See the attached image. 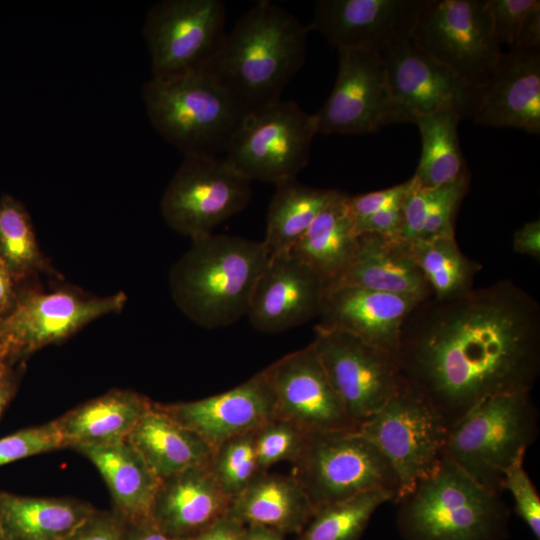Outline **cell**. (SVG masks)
<instances>
[{"label": "cell", "instance_id": "14", "mask_svg": "<svg viewBox=\"0 0 540 540\" xmlns=\"http://www.w3.org/2000/svg\"><path fill=\"white\" fill-rule=\"evenodd\" d=\"M387 76L388 124L415 123L438 112L453 111L472 118L476 88L417 47L411 39L380 52Z\"/></svg>", "mask_w": 540, "mask_h": 540}, {"label": "cell", "instance_id": "29", "mask_svg": "<svg viewBox=\"0 0 540 540\" xmlns=\"http://www.w3.org/2000/svg\"><path fill=\"white\" fill-rule=\"evenodd\" d=\"M357 238L349 195L339 191L290 253L314 271L328 288L339 280L352 262Z\"/></svg>", "mask_w": 540, "mask_h": 540}, {"label": "cell", "instance_id": "38", "mask_svg": "<svg viewBox=\"0 0 540 540\" xmlns=\"http://www.w3.org/2000/svg\"><path fill=\"white\" fill-rule=\"evenodd\" d=\"M471 174L434 189V196L420 239L455 236V220L470 184Z\"/></svg>", "mask_w": 540, "mask_h": 540}, {"label": "cell", "instance_id": "22", "mask_svg": "<svg viewBox=\"0 0 540 540\" xmlns=\"http://www.w3.org/2000/svg\"><path fill=\"white\" fill-rule=\"evenodd\" d=\"M419 302L359 287H329L325 289L316 326L348 333L395 356L402 324Z\"/></svg>", "mask_w": 540, "mask_h": 540}, {"label": "cell", "instance_id": "24", "mask_svg": "<svg viewBox=\"0 0 540 540\" xmlns=\"http://www.w3.org/2000/svg\"><path fill=\"white\" fill-rule=\"evenodd\" d=\"M353 286L423 301L431 288L406 243L373 233L359 234L352 262L330 287ZM329 288V287H328Z\"/></svg>", "mask_w": 540, "mask_h": 540}, {"label": "cell", "instance_id": "42", "mask_svg": "<svg viewBox=\"0 0 540 540\" xmlns=\"http://www.w3.org/2000/svg\"><path fill=\"white\" fill-rule=\"evenodd\" d=\"M413 186V178L383 190L373 191L354 196L349 195V207L356 225L381 210L400 206Z\"/></svg>", "mask_w": 540, "mask_h": 540}, {"label": "cell", "instance_id": "20", "mask_svg": "<svg viewBox=\"0 0 540 540\" xmlns=\"http://www.w3.org/2000/svg\"><path fill=\"white\" fill-rule=\"evenodd\" d=\"M160 406L201 436L212 449L276 417L273 392L264 370L225 392L194 401L160 403Z\"/></svg>", "mask_w": 540, "mask_h": 540}, {"label": "cell", "instance_id": "18", "mask_svg": "<svg viewBox=\"0 0 540 540\" xmlns=\"http://www.w3.org/2000/svg\"><path fill=\"white\" fill-rule=\"evenodd\" d=\"M423 0H319L309 30L343 49L381 52L411 39Z\"/></svg>", "mask_w": 540, "mask_h": 540}, {"label": "cell", "instance_id": "19", "mask_svg": "<svg viewBox=\"0 0 540 540\" xmlns=\"http://www.w3.org/2000/svg\"><path fill=\"white\" fill-rule=\"evenodd\" d=\"M325 289L320 277L290 252L270 256L246 316L257 331H287L319 316Z\"/></svg>", "mask_w": 540, "mask_h": 540}, {"label": "cell", "instance_id": "21", "mask_svg": "<svg viewBox=\"0 0 540 540\" xmlns=\"http://www.w3.org/2000/svg\"><path fill=\"white\" fill-rule=\"evenodd\" d=\"M473 122L540 133V52H502L486 83L479 88Z\"/></svg>", "mask_w": 540, "mask_h": 540}, {"label": "cell", "instance_id": "9", "mask_svg": "<svg viewBox=\"0 0 540 540\" xmlns=\"http://www.w3.org/2000/svg\"><path fill=\"white\" fill-rule=\"evenodd\" d=\"M316 134L315 114L280 99L245 113L223 157L251 182L277 185L296 179L306 167Z\"/></svg>", "mask_w": 540, "mask_h": 540}, {"label": "cell", "instance_id": "52", "mask_svg": "<svg viewBox=\"0 0 540 540\" xmlns=\"http://www.w3.org/2000/svg\"><path fill=\"white\" fill-rule=\"evenodd\" d=\"M245 540H286V538L285 535L272 529L249 526L246 529Z\"/></svg>", "mask_w": 540, "mask_h": 540}, {"label": "cell", "instance_id": "28", "mask_svg": "<svg viewBox=\"0 0 540 540\" xmlns=\"http://www.w3.org/2000/svg\"><path fill=\"white\" fill-rule=\"evenodd\" d=\"M98 469L111 494L113 512L123 522L148 519L160 479L126 440L77 449Z\"/></svg>", "mask_w": 540, "mask_h": 540}, {"label": "cell", "instance_id": "25", "mask_svg": "<svg viewBox=\"0 0 540 540\" xmlns=\"http://www.w3.org/2000/svg\"><path fill=\"white\" fill-rule=\"evenodd\" d=\"M152 403L144 395L123 389H113L89 400L54 420L62 448L125 441Z\"/></svg>", "mask_w": 540, "mask_h": 540}, {"label": "cell", "instance_id": "53", "mask_svg": "<svg viewBox=\"0 0 540 540\" xmlns=\"http://www.w3.org/2000/svg\"><path fill=\"white\" fill-rule=\"evenodd\" d=\"M0 356H4V357H7L3 351V348L1 346V343H0ZM8 358V357H7Z\"/></svg>", "mask_w": 540, "mask_h": 540}, {"label": "cell", "instance_id": "43", "mask_svg": "<svg viewBox=\"0 0 540 540\" xmlns=\"http://www.w3.org/2000/svg\"><path fill=\"white\" fill-rule=\"evenodd\" d=\"M433 196L434 189L418 188L413 179V186L403 204L404 226L401 240L412 242L421 238Z\"/></svg>", "mask_w": 540, "mask_h": 540}, {"label": "cell", "instance_id": "32", "mask_svg": "<svg viewBox=\"0 0 540 540\" xmlns=\"http://www.w3.org/2000/svg\"><path fill=\"white\" fill-rule=\"evenodd\" d=\"M461 120L459 114L444 111L421 117L414 123L422 140L420 161L412 176L418 188H440L470 174L460 147Z\"/></svg>", "mask_w": 540, "mask_h": 540}, {"label": "cell", "instance_id": "30", "mask_svg": "<svg viewBox=\"0 0 540 540\" xmlns=\"http://www.w3.org/2000/svg\"><path fill=\"white\" fill-rule=\"evenodd\" d=\"M95 510L67 497H31L0 491L2 540H65Z\"/></svg>", "mask_w": 540, "mask_h": 540}, {"label": "cell", "instance_id": "45", "mask_svg": "<svg viewBox=\"0 0 540 540\" xmlns=\"http://www.w3.org/2000/svg\"><path fill=\"white\" fill-rule=\"evenodd\" d=\"M404 226L403 205L381 210L356 225L357 235L373 233L400 239Z\"/></svg>", "mask_w": 540, "mask_h": 540}, {"label": "cell", "instance_id": "6", "mask_svg": "<svg viewBox=\"0 0 540 540\" xmlns=\"http://www.w3.org/2000/svg\"><path fill=\"white\" fill-rule=\"evenodd\" d=\"M538 417L530 393L488 397L449 428L443 456L501 495L505 471L536 440Z\"/></svg>", "mask_w": 540, "mask_h": 540}, {"label": "cell", "instance_id": "15", "mask_svg": "<svg viewBox=\"0 0 540 540\" xmlns=\"http://www.w3.org/2000/svg\"><path fill=\"white\" fill-rule=\"evenodd\" d=\"M311 343L357 426L381 409L403 382L394 355L348 333L315 326Z\"/></svg>", "mask_w": 540, "mask_h": 540}, {"label": "cell", "instance_id": "35", "mask_svg": "<svg viewBox=\"0 0 540 540\" xmlns=\"http://www.w3.org/2000/svg\"><path fill=\"white\" fill-rule=\"evenodd\" d=\"M394 496L382 490L364 492L317 508L297 540H360L371 517Z\"/></svg>", "mask_w": 540, "mask_h": 540}, {"label": "cell", "instance_id": "10", "mask_svg": "<svg viewBox=\"0 0 540 540\" xmlns=\"http://www.w3.org/2000/svg\"><path fill=\"white\" fill-rule=\"evenodd\" d=\"M356 429L392 466L399 484L397 501L440 465L449 430L436 410L404 382Z\"/></svg>", "mask_w": 540, "mask_h": 540}, {"label": "cell", "instance_id": "33", "mask_svg": "<svg viewBox=\"0 0 540 540\" xmlns=\"http://www.w3.org/2000/svg\"><path fill=\"white\" fill-rule=\"evenodd\" d=\"M0 257L17 287L41 275L62 279L40 249L27 208L9 194L0 198Z\"/></svg>", "mask_w": 540, "mask_h": 540}, {"label": "cell", "instance_id": "26", "mask_svg": "<svg viewBox=\"0 0 540 540\" xmlns=\"http://www.w3.org/2000/svg\"><path fill=\"white\" fill-rule=\"evenodd\" d=\"M315 509L297 479L263 472L232 498L228 514L245 526L298 535Z\"/></svg>", "mask_w": 540, "mask_h": 540}, {"label": "cell", "instance_id": "36", "mask_svg": "<svg viewBox=\"0 0 540 540\" xmlns=\"http://www.w3.org/2000/svg\"><path fill=\"white\" fill-rule=\"evenodd\" d=\"M256 430L232 437L213 449L210 471L231 499L263 473L257 461Z\"/></svg>", "mask_w": 540, "mask_h": 540}, {"label": "cell", "instance_id": "13", "mask_svg": "<svg viewBox=\"0 0 540 540\" xmlns=\"http://www.w3.org/2000/svg\"><path fill=\"white\" fill-rule=\"evenodd\" d=\"M221 0H163L147 12L143 36L151 77L211 70L226 36Z\"/></svg>", "mask_w": 540, "mask_h": 540}, {"label": "cell", "instance_id": "4", "mask_svg": "<svg viewBox=\"0 0 540 540\" xmlns=\"http://www.w3.org/2000/svg\"><path fill=\"white\" fill-rule=\"evenodd\" d=\"M396 527L403 540H505L510 510L450 459L401 497Z\"/></svg>", "mask_w": 540, "mask_h": 540}, {"label": "cell", "instance_id": "1", "mask_svg": "<svg viewBox=\"0 0 540 540\" xmlns=\"http://www.w3.org/2000/svg\"><path fill=\"white\" fill-rule=\"evenodd\" d=\"M403 382L448 429L480 401L530 393L540 374V305L509 279L406 316L395 355Z\"/></svg>", "mask_w": 540, "mask_h": 540}, {"label": "cell", "instance_id": "46", "mask_svg": "<svg viewBox=\"0 0 540 540\" xmlns=\"http://www.w3.org/2000/svg\"><path fill=\"white\" fill-rule=\"evenodd\" d=\"M246 529L227 513L190 540H245Z\"/></svg>", "mask_w": 540, "mask_h": 540}, {"label": "cell", "instance_id": "17", "mask_svg": "<svg viewBox=\"0 0 540 540\" xmlns=\"http://www.w3.org/2000/svg\"><path fill=\"white\" fill-rule=\"evenodd\" d=\"M333 89L315 113L318 133L368 134L388 125L389 96L381 54L366 49L338 50Z\"/></svg>", "mask_w": 540, "mask_h": 540}, {"label": "cell", "instance_id": "23", "mask_svg": "<svg viewBox=\"0 0 540 540\" xmlns=\"http://www.w3.org/2000/svg\"><path fill=\"white\" fill-rule=\"evenodd\" d=\"M231 498L216 483L209 463L160 479L150 520L165 535L190 540L228 513Z\"/></svg>", "mask_w": 540, "mask_h": 540}, {"label": "cell", "instance_id": "3", "mask_svg": "<svg viewBox=\"0 0 540 540\" xmlns=\"http://www.w3.org/2000/svg\"><path fill=\"white\" fill-rule=\"evenodd\" d=\"M269 258L262 241L214 233L194 238L170 269L173 301L198 326L233 325L247 315Z\"/></svg>", "mask_w": 540, "mask_h": 540}, {"label": "cell", "instance_id": "16", "mask_svg": "<svg viewBox=\"0 0 540 540\" xmlns=\"http://www.w3.org/2000/svg\"><path fill=\"white\" fill-rule=\"evenodd\" d=\"M263 370L273 392L276 417L307 433L357 428L312 343Z\"/></svg>", "mask_w": 540, "mask_h": 540}, {"label": "cell", "instance_id": "40", "mask_svg": "<svg viewBox=\"0 0 540 540\" xmlns=\"http://www.w3.org/2000/svg\"><path fill=\"white\" fill-rule=\"evenodd\" d=\"M524 456H519L505 471L503 488L511 493L516 514L530 529L534 539L540 540V498L524 469Z\"/></svg>", "mask_w": 540, "mask_h": 540}, {"label": "cell", "instance_id": "11", "mask_svg": "<svg viewBox=\"0 0 540 540\" xmlns=\"http://www.w3.org/2000/svg\"><path fill=\"white\" fill-rule=\"evenodd\" d=\"M411 40L476 88L486 83L502 54L486 0H423Z\"/></svg>", "mask_w": 540, "mask_h": 540}, {"label": "cell", "instance_id": "54", "mask_svg": "<svg viewBox=\"0 0 540 540\" xmlns=\"http://www.w3.org/2000/svg\"><path fill=\"white\" fill-rule=\"evenodd\" d=\"M0 540H2V539H1V533H0Z\"/></svg>", "mask_w": 540, "mask_h": 540}, {"label": "cell", "instance_id": "44", "mask_svg": "<svg viewBox=\"0 0 540 540\" xmlns=\"http://www.w3.org/2000/svg\"><path fill=\"white\" fill-rule=\"evenodd\" d=\"M65 540H124L123 522L113 511L95 509Z\"/></svg>", "mask_w": 540, "mask_h": 540}, {"label": "cell", "instance_id": "51", "mask_svg": "<svg viewBox=\"0 0 540 540\" xmlns=\"http://www.w3.org/2000/svg\"><path fill=\"white\" fill-rule=\"evenodd\" d=\"M17 300V286L0 257V322L14 309Z\"/></svg>", "mask_w": 540, "mask_h": 540}, {"label": "cell", "instance_id": "47", "mask_svg": "<svg viewBox=\"0 0 540 540\" xmlns=\"http://www.w3.org/2000/svg\"><path fill=\"white\" fill-rule=\"evenodd\" d=\"M513 249L518 254L540 260V220L526 222L515 231Z\"/></svg>", "mask_w": 540, "mask_h": 540}, {"label": "cell", "instance_id": "49", "mask_svg": "<svg viewBox=\"0 0 540 540\" xmlns=\"http://www.w3.org/2000/svg\"><path fill=\"white\" fill-rule=\"evenodd\" d=\"M17 364L7 357L0 356V417L18 388Z\"/></svg>", "mask_w": 540, "mask_h": 540}, {"label": "cell", "instance_id": "48", "mask_svg": "<svg viewBox=\"0 0 540 540\" xmlns=\"http://www.w3.org/2000/svg\"><path fill=\"white\" fill-rule=\"evenodd\" d=\"M514 48L539 50L540 48V3L527 14L516 39ZM513 49V48H512Z\"/></svg>", "mask_w": 540, "mask_h": 540}, {"label": "cell", "instance_id": "31", "mask_svg": "<svg viewBox=\"0 0 540 540\" xmlns=\"http://www.w3.org/2000/svg\"><path fill=\"white\" fill-rule=\"evenodd\" d=\"M265 238L269 256L289 253L339 190L310 187L296 179L275 185Z\"/></svg>", "mask_w": 540, "mask_h": 540}, {"label": "cell", "instance_id": "8", "mask_svg": "<svg viewBox=\"0 0 540 540\" xmlns=\"http://www.w3.org/2000/svg\"><path fill=\"white\" fill-rule=\"evenodd\" d=\"M124 292L96 296L74 285L59 284L46 290L38 280L17 287L12 312L0 322V343L5 355L20 363L41 348L60 343L90 322L120 312Z\"/></svg>", "mask_w": 540, "mask_h": 540}, {"label": "cell", "instance_id": "39", "mask_svg": "<svg viewBox=\"0 0 540 540\" xmlns=\"http://www.w3.org/2000/svg\"><path fill=\"white\" fill-rule=\"evenodd\" d=\"M61 448L62 440L54 420L25 428L0 439V466Z\"/></svg>", "mask_w": 540, "mask_h": 540}, {"label": "cell", "instance_id": "37", "mask_svg": "<svg viewBox=\"0 0 540 540\" xmlns=\"http://www.w3.org/2000/svg\"><path fill=\"white\" fill-rule=\"evenodd\" d=\"M308 433L295 424L275 417L256 430V454L263 472L276 463H294L301 454Z\"/></svg>", "mask_w": 540, "mask_h": 540}, {"label": "cell", "instance_id": "50", "mask_svg": "<svg viewBox=\"0 0 540 540\" xmlns=\"http://www.w3.org/2000/svg\"><path fill=\"white\" fill-rule=\"evenodd\" d=\"M123 535L124 540H181L162 533L150 518L138 522H123Z\"/></svg>", "mask_w": 540, "mask_h": 540}, {"label": "cell", "instance_id": "27", "mask_svg": "<svg viewBox=\"0 0 540 540\" xmlns=\"http://www.w3.org/2000/svg\"><path fill=\"white\" fill-rule=\"evenodd\" d=\"M126 441L140 453L158 479L208 464L213 453L201 436L167 414L156 402L139 419Z\"/></svg>", "mask_w": 540, "mask_h": 540}, {"label": "cell", "instance_id": "2", "mask_svg": "<svg viewBox=\"0 0 540 540\" xmlns=\"http://www.w3.org/2000/svg\"><path fill=\"white\" fill-rule=\"evenodd\" d=\"M308 27L270 1H259L226 33L211 71L245 113L281 99L302 68Z\"/></svg>", "mask_w": 540, "mask_h": 540}, {"label": "cell", "instance_id": "7", "mask_svg": "<svg viewBox=\"0 0 540 540\" xmlns=\"http://www.w3.org/2000/svg\"><path fill=\"white\" fill-rule=\"evenodd\" d=\"M292 474L317 508L364 492L399 494L386 457L357 429L308 433Z\"/></svg>", "mask_w": 540, "mask_h": 540}, {"label": "cell", "instance_id": "5", "mask_svg": "<svg viewBox=\"0 0 540 540\" xmlns=\"http://www.w3.org/2000/svg\"><path fill=\"white\" fill-rule=\"evenodd\" d=\"M141 95L152 126L183 155L224 153L245 115L211 70L150 77Z\"/></svg>", "mask_w": 540, "mask_h": 540}, {"label": "cell", "instance_id": "34", "mask_svg": "<svg viewBox=\"0 0 540 540\" xmlns=\"http://www.w3.org/2000/svg\"><path fill=\"white\" fill-rule=\"evenodd\" d=\"M403 241V240H402ZM413 261L439 300L460 297L473 289L482 265L468 258L455 236H441L405 242Z\"/></svg>", "mask_w": 540, "mask_h": 540}, {"label": "cell", "instance_id": "12", "mask_svg": "<svg viewBox=\"0 0 540 540\" xmlns=\"http://www.w3.org/2000/svg\"><path fill=\"white\" fill-rule=\"evenodd\" d=\"M251 181L218 155L187 154L166 187L161 214L166 224L190 240L243 211Z\"/></svg>", "mask_w": 540, "mask_h": 540}, {"label": "cell", "instance_id": "41", "mask_svg": "<svg viewBox=\"0 0 540 540\" xmlns=\"http://www.w3.org/2000/svg\"><path fill=\"white\" fill-rule=\"evenodd\" d=\"M539 3V0H486L492 33L500 46L514 48L527 14Z\"/></svg>", "mask_w": 540, "mask_h": 540}]
</instances>
